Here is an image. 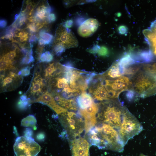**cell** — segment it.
I'll return each instance as SVG.
<instances>
[{
  "mask_svg": "<svg viewBox=\"0 0 156 156\" xmlns=\"http://www.w3.org/2000/svg\"><path fill=\"white\" fill-rule=\"evenodd\" d=\"M99 107L98 120L102 123L118 130L122 124L125 106L116 99L101 101Z\"/></svg>",
  "mask_w": 156,
  "mask_h": 156,
  "instance_id": "1",
  "label": "cell"
},
{
  "mask_svg": "<svg viewBox=\"0 0 156 156\" xmlns=\"http://www.w3.org/2000/svg\"><path fill=\"white\" fill-rule=\"evenodd\" d=\"M142 130L141 123L125 106L122 124L118 130L122 142L125 145L130 139L138 135Z\"/></svg>",
  "mask_w": 156,
  "mask_h": 156,
  "instance_id": "2",
  "label": "cell"
},
{
  "mask_svg": "<svg viewBox=\"0 0 156 156\" xmlns=\"http://www.w3.org/2000/svg\"><path fill=\"white\" fill-rule=\"evenodd\" d=\"M97 128L98 134L106 143V149L119 152L123 151L125 145L121 141L116 129L105 123H102Z\"/></svg>",
  "mask_w": 156,
  "mask_h": 156,
  "instance_id": "3",
  "label": "cell"
},
{
  "mask_svg": "<svg viewBox=\"0 0 156 156\" xmlns=\"http://www.w3.org/2000/svg\"><path fill=\"white\" fill-rule=\"evenodd\" d=\"M60 115L61 122L68 134L73 137L79 136L84 129V123L79 110L76 113L67 111Z\"/></svg>",
  "mask_w": 156,
  "mask_h": 156,
  "instance_id": "4",
  "label": "cell"
},
{
  "mask_svg": "<svg viewBox=\"0 0 156 156\" xmlns=\"http://www.w3.org/2000/svg\"><path fill=\"white\" fill-rule=\"evenodd\" d=\"M131 78V91L141 97L148 96L150 91L156 86L155 80L142 70Z\"/></svg>",
  "mask_w": 156,
  "mask_h": 156,
  "instance_id": "5",
  "label": "cell"
},
{
  "mask_svg": "<svg viewBox=\"0 0 156 156\" xmlns=\"http://www.w3.org/2000/svg\"><path fill=\"white\" fill-rule=\"evenodd\" d=\"M13 149L16 156H37L41 147L31 137L23 136L17 138Z\"/></svg>",
  "mask_w": 156,
  "mask_h": 156,
  "instance_id": "6",
  "label": "cell"
},
{
  "mask_svg": "<svg viewBox=\"0 0 156 156\" xmlns=\"http://www.w3.org/2000/svg\"><path fill=\"white\" fill-rule=\"evenodd\" d=\"M102 80L112 99H117L123 91L132 90V82L129 77L123 75L114 79Z\"/></svg>",
  "mask_w": 156,
  "mask_h": 156,
  "instance_id": "7",
  "label": "cell"
},
{
  "mask_svg": "<svg viewBox=\"0 0 156 156\" xmlns=\"http://www.w3.org/2000/svg\"><path fill=\"white\" fill-rule=\"evenodd\" d=\"M55 43L62 44L66 49L75 47L78 45L77 40L71 30L63 25L57 29Z\"/></svg>",
  "mask_w": 156,
  "mask_h": 156,
  "instance_id": "8",
  "label": "cell"
},
{
  "mask_svg": "<svg viewBox=\"0 0 156 156\" xmlns=\"http://www.w3.org/2000/svg\"><path fill=\"white\" fill-rule=\"evenodd\" d=\"M39 71L34 73L33 79L27 94L28 96L32 98V101L44 93L46 90L47 81L43 78Z\"/></svg>",
  "mask_w": 156,
  "mask_h": 156,
  "instance_id": "9",
  "label": "cell"
},
{
  "mask_svg": "<svg viewBox=\"0 0 156 156\" xmlns=\"http://www.w3.org/2000/svg\"><path fill=\"white\" fill-rule=\"evenodd\" d=\"M92 80L89 88V91L92 97L99 101L112 99L106 90L103 81L97 76Z\"/></svg>",
  "mask_w": 156,
  "mask_h": 156,
  "instance_id": "10",
  "label": "cell"
},
{
  "mask_svg": "<svg viewBox=\"0 0 156 156\" xmlns=\"http://www.w3.org/2000/svg\"><path fill=\"white\" fill-rule=\"evenodd\" d=\"M1 89L3 92L11 91L15 89L20 86L22 80L21 76L12 71H9L7 74L4 72L1 75Z\"/></svg>",
  "mask_w": 156,
  "mask_h": 156,
  "instance_id": "11",
  "label": "cell"
},
{
  "mask_svg": "<svg viewBox=\"0 0 156 156\" xmlns=\"http://www.w3.org/2000/svg\"><path fill=\"white\" fill-rule=\"evenodd\" d=\"M34 102L40 103L47 105L58 114H60L68 111L67 109L57 104L52 94L48 90L32 102Z\"/></svg>",
  "mask_w": 156,
  "mask_h": 156,
  "instance_id": "12",
  "label": "cell"
},
{
  "mask_svg": "<svg viewBox=\"0 0 156 156\" xmlns=\"http://www.w3.org/2000/svg\"><path fill=\"white\" fill-rule=\"evenodd\" d=\"M73 156H89V144L85 139L81 137L73 140L71 143Z\"/></svg>",
  "mask_w": 156,
  "mask_h": 156,
  "instance_id": "13",
  "label": "cell"
},
{
  "mask_svg": "<svg viewBox=\"0 0 156 156\" xmlns=\"http://www.w3.org/2000/svg\"><path fill=\"white\" fill-rule=\"evenodd\" d=\"M99 25V22L96 19L88 18L80 24L78 29V34L82 37H88L96 31Z\"/></svg>",
  "mask_w": 156,
  "mask_h": 156,
  "instance_id": "14",
  "label": "cell"
},
{
  "mask_svg": "<svg viewBox=\"0 0 156 156\" xmlns=\"http://www.w3.org/2000/svg\"><path fill=\"white\" fill-rule=\"evenodd\" d=\"M122 75L123 74L118 61H116L106 71L97 76L102 80H105L114 79Z\"/></svg>",
  "mask_w": 156,
  "mask_h": 156,
  "instance_id": "15",
  "label": "cell"
},
{
  "mask_svg": "<svg viewBox=\"0 0 156 156\" xmlns=\"http://www.w3.org/2000/svg\"><path fill=\"white\" fill-rule=\"evenodd\" d=\"M53 95L57 104L63 108L67 110H77V103L74 99H66L57 94Z\"/></svg>",
  "mask_w": 156,
  "mask_h": 156,
  "instance_id": "16",
  "label": "cell"
},
{
  "mask_svg": "<svg viewBox=\"0 0 156 156\" xmlns=\"http://www.w3.org/2000/svg\"><path fill=\"white\" fill-rule=\"evenodd\" d=\"M76 101L78 105L81 109L87 108L94 102L91 95L86 91L81 92L78 96Z\"/></svg>",
  "mask_w": 156,
  "mask_h": 156,
  "instance_id": "17",
  "label": "cell"
},
{
  "mask_svg": "<svg viewBox=\"0 0 156 156\" xmlns=\"http://www.w3.org/2000/svg\"><path fill=\"white\" fill-rule=\"evenodd\" d=\"M143 34L149 45L151 52L156 56V34L150 29L144 30Z\"/></svg>",
  "mask_w": 156,
  "mask_h": 156,
  "instance_id": "18",
  "label": "cell"
},
{
  "mask_svg": "<svg viewBox=\"0 0 156 156\" xmlns=\"http://www.w3.org/2000/svg\"><path fill=\"white\" fill-rule=\"evenodd\" d=\"M99 109V104L94 102L87 108L84 109H80L79 111L82 117L85 118L96 116Z\"/></svg>",
  "mask_w": 156,
  "mask_h": 156,
  "instance_id": "19",
  "label": "cell"
},
{
  "mask_svg": "<svg viewBox=\"0 0 156 156\" xmlns=\"http://www.w3.org/2000/svg\"><path fill=\"white\" fill-rule=\"evenodd\" d=\"M142 64H133L122 70L123 75L130 78L133 77L142 70Z\"/></svg>",
  "mask_w": 156,
  "mask_h": 156,
  "instance_id": "20",
  "label": "cell"
},
{
  "mask_svg": "<svg viewBox=\"0 0 156 156\" xmlns=\"http://www.w3.org/2000/svg\"><path fill=\"white\" fill-rule=\"evenodd\" d=\"M57 70V64L53 63L49 64L45 68L43 73L45 79L49 81Z\"/></svg>",
  "mask_w": 156,
  "mask_h": 156,
  "instance_id": "21",
  "label": "cell"
},
{
  "mask_svg": "<svg viewBox=\"0 0 156 156\" xmlns=\"http://www.w3.org/2000/svg\"><path fill=\"white\" fill-rule=\"evenodd\" d=\"M37 121L36 117L33 115H30L24 118L21 121L22 126L26 127H31L36 129Z\"/></svg>",
  "mask_w": 156,
  "mask_h": 156,
  "instance_id": "22",
  "label": "cell"
},
{
  "mask_svg": "<svg viewBox=\"0 0 156 156\" xmlns=\"http://www.w3.org/2000/svg\"><path fill=\"white\" fill-rule=\"evenodd\" d=\"M46 7L47 6L42 5L37 9L35 16H34L36 21L43 20L47 16L48 17L46 11Z\"/></svg>",
  "mask_w": 156,
  "mask_h": 156,
  "instance_id": "23",
  "label": "cell"
},
{
  "mask_svg": "<svg viewBox=\"0 0 156 156\" xmlns=\"http://www.w3.org/2000/svg\"><path fill=\"white\" fill-rule=\"evenodd\" d=\"M96 122V116L84 118V129L86 133H88L90 130L94 127Z\"/></svg>",
  "mask_w": 156,
  "mask_h": 156,
  "instance_id": "24",
  "label": "cell"
},
{
  "mask_svg": "<svg viewBox=\"0 0 156 156\" xmlns=\"http://www.w3.org/2000/svg\"><path fill=\"white\" fill-rule=\"evenodd\" d=\"M31 102L30 98H27V96L23 95L20 97V99L18 103V106L21 109L27 107L29 104Z\"/></svg>",
  "mask_w": 156,
  "mask_h": 156,
  "instance_id": "25",
  "label": "cell"
},
{
  "mask_svg": "<svg viewBox=\"0 0 156 156\" xmlns=\"http://www.w3.org/2000/svg\"><path fill=\"white\" fill-rule=\"evenodd\" d=\"M16 49L14 50L11 51L3 55L0 60H4L13 63L14 59L17 55Z\"/></svg>",
  "mask_w": 156,
  "mask_h": 156,
  "instance_id": "26",
  "label": "cell"
},
{
  "mask_svg": "<svg viewBox=\"0 0 156 156\" xmlns=\"http://www.w3.org/2000/svg\"><path fill=\"white\" fill-rule=\"evenodd\" d=\"M40 37L45 40V44H50L52 41L53 36L51 34L45 32L44 31L42 30L39 33Z\"/></svg>",
  "mask_w": 156,
  "mask_h": 156,
  "instance_id": "27",
  "label": "cell"
},
{
  "mask_svg": "<svg viewBox=\"0 0 156 156\" xmlns=\"http://www.w3.org/2000/svg\"><path fill=\"white\" fill-rule=\"evenodd\" d=\"M32 53L31 49L30 53L22 58L21 62L22 64H29L34 61V59L32 55Z\"/></svg>",
  "mask_w": 156,
  "mask_h": 156,
  "instance_id": "28",
  "label": "cell"
},
{
  "mask_svg": "<svg viewBox=\"0 0 156 156\" xmlns=\"http://www.w3.org/2000/svg\"><path fill=\"white\" fill-rule=\"evenodd\" d=\"M66 49L65 48L62 44H57L55 46L53 51L57 55L59 56Z\"/></svg>",
  "mask_w": 156,
  "mask_h": 156,
  "instance_id": "29",
  "label": "cell"
},
{
  "mask_svg": "<svg viewBox=\"0 0 156 156\" xmlns=\"http://www.w3.org/2000/svg\"><path fill=\"white\" fill-rule=\"evenodd\" d=\"M97 53L99 55L106 56L108 55V51L107 48L104 46H102L100 47Z\"/></svg>",
  "mask_w": 156,
  "mask_h": 156,
  "instance_id": "30",
  "label": "cell"
},
{
  "mask_svg": "<svg viewBox=\"0 0 156 156\" xmlns=\"http://www.w3.org/2000/svg\"><path fill=\"white\" fill-rule=\"evenodd\" d=\"M18 22L17 25L19 27L22 25L25 21L26 18L23 13H21L18 18Z\"/></svg>",
  "mask_w": 156,
  "mask_h": 156,
  "instance_id": "31",
  "label": "cell"
},
{
  "mask_svg": "<svg viewBox=\"0 0 156 156\" xmlns=\"http://www.w3.org/2000/svg\"><path fill=\"white\" fill-rule=\"evenodd\" d=\"M30 73V68L28 67H26L20 71L18 73V75L23 76L28 75Z\"/></svg>",
  "mask_w": 156,
  "mask_h": 156,
  "instance_id": "32",
  "label": "cell"
},
{
  "mask_svg": "<svg viewBox=\"0 0 156 156\" xmlns=\"http://www.w3.org/2000/svg\"><path fill=\"white\" fill-rule=\"evenodd\" d=\"M100 48V47L98 45H95L91 48L87 50V51L90 53L92 54H95L97 53L99 50Z\"/></svg>",
  "mask_w": 156,
  "mask_h": 156,
  "instance_id": "33",
  "label": "cell"
},
{
  "mask_svg": "<svg viewBox=\"0 0 156 156\" xmlns=\"http://www.w3.org/2000/svg\"><path fill=\"white\" fill-rule=\"evenodd\" d=\"M33 7L34 5L33 4V3L31 2H29L27 3V5H26L25 10L23 11V12H24L26 11H31L30 12L29 14L31 15L32 12L33 10V9H32L33 8Z\"/></svg>",
  "mask_w": 156,
  "mask_h": 156,
  "instance_id": "34",
  "label": "cell"
},
{
  "mask_svg": "<svg viewBox=\"0 0 156 156\" xmlns=\"http://www.w3.org/2000/svg\"><path fill=\"white\" fill-rule=\"evenodd\" d=\"M73 23V21L72 20H68L66 21V22H65L63 26L66 28H68L72 26Z\"/></svg>",
  "mask_w": 156,
  "mask_h": 156,
  "instance_id": "35",
  "label": "cell"
},
{
  "mask_svg": "<svg viewBox=\"0 0 156 156\" xmlns=\"http://www.w3.org/2000/svg\"><path fill=\"white\" fill-rule=\"evenodd\" d=\"M27 28H28L30 31L32 32H34L36 31V25L35 23H34L29 24L27 26Z\"/></svg>",
  "mask_w": 156,
  "mask_h": 156,
  "instance_id": "36",
  "label": "cell"
},
{
  "mask_svg": "<svg viewBox=\"0 0 156 156\" xmlns=\"http://www.w3.org/2000/svg\"><path fill=\"white\" fill-rule=\"evenodd\" d=\"M56 19L55 14L54 13H51L49 15L48 17L49 22H53L55 21Z\"/></svg>",
  "mask_w": 156,
  "mask_h": 156,
  "instance_id": "37",
  "label": "cell"
},
{
  "mask_svg": "<svg viewBox=\"0 0 156 156\" xmlns=\"http://www.w3.org/2000/svg\"><path fill=\"white\" fill-rule=\"evenodd\" d=\"M47 55V62H51L53 59V57L52 54L49 51L45 52Z\"/></svg>",
  "mask_w": 156,
  "mask_h": 156,
  "instance_id": "38",
  "label": "cell"
},
{
  "mask_svg": "<svg viewBox=\"0 0 156 156\" xmlns=\"http://www.w3.org/2000/svg\"><path fill=\"white\" fill-rule=\"evenodd\" d=\"M28 33L26 31H22L17 34H15V36L17 37H25L28 36Z\"/></svg>",
  "mask_w": 156,
  "mask_h": 156,
  "instance_id": "39",
  "label": "cell"
},
{
  "mask_svg": "<svg viewBox=\"0 0 156 156\" xmlns=\"http://www.w3.org/2000/svg\"><path fill=\"white\" fill-rule=\"evenodd\" d=\"M150 29L156 34V19L151 23Z\"/></svg>",
  "mask_w": 156,
  "mask_h": 156,
  "instance_id": "40",
  "label": "cell"
},
{
  "mask_svg": "<svg viewBox=\"0 0 156 156\" xmlns=\"http://www.w3.org/2000/svg\"><path fill=\"white\" fill-rule=\"evenodd\" d=\"M25 136L31 137L33 134V132L30 129L27 128L24 131Z\"/></svg>",
  "mask_w": 156,
  "mask_h": 156,
  "instance_id": "41",
  "label": "cell"
},
{
  "mask_svg": "<svg viewBox=\"0 0 156 156\" xmlns=\"http://www.w3.org/2000/svg\"><path fill=\"white\" fill-rule=\"evenodd\" d=\"M47 55L45 53H44L41 54L40 60L41 62H46L47 61Z\"/></svg>",
  "mask_w": 156,
  "mask_h": 156,
  "instance_id": "42",
  "label": "cell"
},
{
  "mask_svg": "<svg viewBox=\"0 0 156 156\" xmlns=\"http://www.w3.org/2000/svg\"><path fill=\"white\" fill-rule=\"evenodd\" d=\"M7 23L6 21L4 19H1L0 21V26L1 28L5 27L7 25Z\"/></svg>",
  "mask_w": 156,
  "mask_h": 156,
  "instance_id": "43",
  "label": "cell"
},
{
  "mask_svg": "<svg viewBox=\"0 0 156 156\" xmlns=\"http://www.w3.org/2000/svg\"><path fill=\"white\" fill-rule=\"evenodd\" d=\"M38 40V38L37 37L34 35H32L30 37L29 39V42L30 43L33 42H35L36 41Z\"/></svg>",
  "mask_w": 156,
  "mask_h": 156,
  "instance_id": "44",
  "label": "cell"
},
{
  "mask_svg": "<svg viewBox=\"0 0 156 156\" xmlns=\"http://www.w3.org/2000/svg\"><path fill=\"white\" fill-rule=\"evenodd\" d=\"M13 36V35L11 34H6L4 36L1 37V38L2 39L5 38L6 39H9L11 40L13 38L12 37Z\"/></svg>",
  "mask_w": 156,
  "mask_h": 156,
  "instance_id": "45",
  "label": "cell"
},
{
  "mask_svg": "<svg viewBox=\"0 0 156 156\" xmlns=\"http://www.w3.org/2000/svg\"><path fill=\"white\" fill-rule=\"evenodd\" d=\"M44 135L42 133H40L38 134L37 136V139L40 140H41L44 138Z\"/></svg>",
  "mask_w": 156,
  "mask_h": 156,
  "instance_id": "46",
  "label": "cell"
},
{
  "mask_svg": "<svg viewBox=\"0 0 156 156\" xmlns=\"http://www.w3.org/2000/svg\"><path fill=\"white\" fill-rule=\"evenodd\" d=\"M45 40L42 38H40L38 41V44L40 46L45 45Z\"/></svg>",
  "mask_w": 156,
  "mask_h": 156,
  "instance_id": "47",
  "label": "cell"
},
{
  "mask_svg": "<svg viewBox=\"0 0 156 156\" xmlns=\"http://www.w3.org/2000/svg\"><path fill=\"white\" fill-rule=\"evenodd\" d=\"M28 38V36L21 37L20 38V40L21 42L26 41H27Z\"/></svg>",
  "mask_w": 156,
  "mask_h": 156,
  "instance_id": "48",
  "label": "cell"
},
{
  "mask_svg": "<svg viewBox=\"0 0 156 156\" xmlns=\"http://www.w3.org/2000/svg\"><path fill=\"white\" fill-rule=\"evenodd\" d=\"M139 156H146V155H144L143 154H142V153H141Z\"/></svg>",
  "mask_w": 156,
  "mask_h": 156,
  "instance_id": "49",
  "label": "cell"
}]
</instances>
